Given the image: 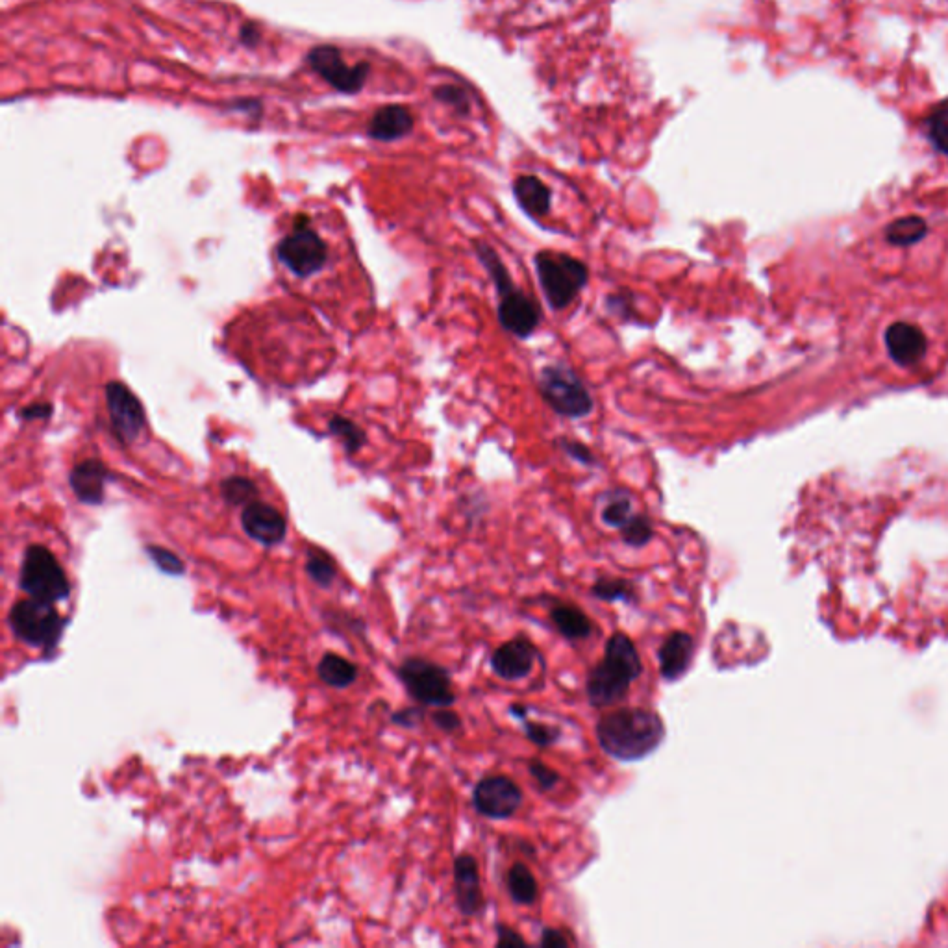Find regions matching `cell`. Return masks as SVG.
I'll use <instances>...</instances> for the list:
<instances>
[{"label":"cell","instance_id":"1","mask_svg":"<svg viewBox=\"0 0 948 948\" xmlns=\"http://www.w3.org/2000/svg\"><path fill=\"white\" fill-rule=\"evenodd\" d=\"M874 371L887 382L923 384L948 362V306L906 293L882 304L865 336Z\"/></svg>","mask_w":948,"mask_h":948},{"label":"cell","instance_id":"2","mask_svg":"<svg viewBox=\"0 0 948 948\" xmlns=\"http://www.w3.org/2000/svg\"><path fill=\"white\" fill-rule=\"evenodd\" d=\"M863 254L887 275H913L937 260L943 230L934 217L915 210L889 215L863 241Z\"/></svg>","mask_w":948,"mask_h":948},{"label":"cell","instance_id":"3","mask_svg":"<svg viewBox=\"0 0 948 948\" xmlns=\"http://www.w3.org/2000/svg\"><path fill=\"white\" fill-rule=\"evenodd\" d=\"M275 254L287 280L312 293L328 284L326 273H332L339 265L341 245H336V237H328L325 230H319L310 215L300 213L276 243Z\"/></svg>","mask_w":948,"mask_h":948},{"label":"cell","instance_id":"4","mask_svg":"<svg viewBox=\"0 0 948 948\" xmlns=\"http://www.w3.org/2000/svg\"><path fill=\"white\" fill-rule=\"evenodd\" d=\"M595 736L600 749L615 760H645L660 749L665 739V723L656 711L621 708L600 717Z\"/></svg>","mask_w":948,"mask_h":948},{"label":"cell","instance_id":"5","mask_svg":"<svg viewBox=\"0 0 948 948\" xmlns=\"http://www.w3.org/2000/svg\"><path fill=\"white\" fill-rule=\"evenodd\" d=\"M484 25L499 32H530L558 25L582 12L591 0H467Z\"/></svg>","mask_w":948,"mask_h":948},{"label":"cell","instance_id":"6","mask_svg":"<svg viewBox=\"0 0 948 948\" xmlns=\"http://www.w3.org/2000/svg\"><path fill=\"white\" fill-rule=\"evenodd\" d=\"M643 673L636 643L623 632H615L604 649V656L589 673L586 695L593 708H608L626 699L632 682Z\"/></svg>","mask_w":948,"mask_h":948},{"label":"cell","instance_id":"7","mask_svg":"<svg viewBox=\"0 0 948 948\" xmlns=\"http://www.w3.org/2000/svg\"><path fill=\"white\" fill-rule=\"evenodd\" d=\"M474 250L486 267L499 295V321L506 332L515 337L532 336L541 323V310L534 300L515 286L512 276L506 265L500 260L499 254L491 249L487 243L476 241Z\"/></svg>","mask_w":948,"mask_h":948},{"label":"cell","instance_id":"8","mask_svg":"<svg viewBox=\"0 0 948 948\" xmlns=\"http://www.w3.org/2000/svg\"><path fill=\"white\" fill-rule=\"evenodd\" d=\"M537 280L552 310H565L587 286V265L569 254L541 250L534 256Z\"/></svg>","mask_w":948,"mask_h":948},{"label":"cell","instance_id":"9","mask_svg":"<svg viewBox=\"0 0 948 948\" xmlns=\"http://www.w3.org/2000/svg\"><path fill=\"white\" fill-rule=\"evenodd\" d=\"M19 587L28 597L50 604L69 599L71 595V584L62 565L43 545H30L25 550L19 569Z\"/></svg>","mask_w":948,"mask_h":948},{"label":"cell","instance_id":"10","mask_svg":"<svg viewBox=\"0 0 948 948\" xmlns=\"http://www.w3.org/2000/svg\"><path fill=\"white\" fill-rule=\"evenodd\" d=\"M13 636L36 649L52 650L63 632V617L54 604L45 600H17L8 613Z\"/></svg>","mask_w":948,"mask_h":948},{"label":"cell","instance_id":"11","mask_svg":"<svg viewBox=\"0 0 948 948\" xmlns=\"http://www.w3.org/2000/svg\"><path fill=\"white\" fill-rule=\"evenodd\" d=\"M539 393L550 408L562 417L582 419L593 412V397L576 376L573 369L565 365H547L539 376Z\"/></svg>","mask_w":948,"mask_h":948},{"label":"cell","instance_id":"12","mask_svg":"<svg viewBox=\"0 0 948 948\" xmlns=\"http://www.w3.org/2000/svg\"><path fill=\"white\" fill-rule=\"evenodd\" d=\"M400 682L413 700L432 708H449L456 702L449 671L425 658H408L400 663Z\"/></svg>","mask_w":948,"mask_h":948},{"label":"cell","instance_id":"13","mask_svg":"<svg viewBox=\"0 0 948 948\" xmlns=\"http://www.w3.org/2000/svg\"><path fill=\"white\" fill-rule=\"evenodd\" d=\"M308 63L328 86L341 93H358L369 78V63L350 65L334 45H317L308 52Z\"/></svg>","mask_w":948,"mask_h":948},{"label":"cell","instance_id":"14","mask_svg":"<svg viewBox=\"0 0 948 948\" xmlns=\"http://www.w3.org/2000/svg\"><path fill=\"white\" fill-rule=\"evenodd\" d=\"M523 789L504 774L482 778L473 791V806L478 815L491 821H506L523 806Z\"/></svg>","mask_w":948,"mask_h":948},{"label":"cell","instance_id":"15","mask_svg":"<svg viewBox=\"0 0 948 948\" xmlns=\"http://www.w3.org/2000/svg\"><path fill=\"white\" fill-rule=\"evenodd\" d=\"M106 404L117 437L123 443L136 441L147 425L145 410L138 397L125 384L110 382L106 386Z\"/></svg>","mask_w":948,"mask_h":948},{"label":"cell","instance_id":"16","mask_svg":"<svg viewBox=\"0 0 948 948\" xmlns=\"http://www.w3.org/2000/svg\"><path fill=\"white\" fill-rule=\"evenodd\" d=\"M241 526L250 539L262 543L263 547H275L282 543L287 532L284 513L258 499L252 500L243 508Z\"/></svg>","mask_w":948,"mask_h":948},{"label":"cell","instance_id":"17","mask_svg":"<svg viewBox=\"0 0 948 948\" xmlns=\"http://www.w3.org/2000/svg\"><path fill=\"white\" fill-rule=\"evenodd\" d=\"M539 652L526 637H515L502 643L491 654V671L506 682H519L534 671Z\"/></svg>","mask_w":948,"mask_h":948},{"label":"cell","instance_id":"18","mask_svg":"<svg viewBox=\"0 0 948 948\" xmlns=\"http://www.w3.org/2000/svg\"><path fill=\"white\" fill-rule=\"evenodd\" d=\"M454 897L458 910L465 917H478L484 913L486 899L480 882V871L474 856L463 852L454 860Z\"/></svg>","mask_w":948,"mask_h":948},{"label":"cell","instance_id":"19","mask_svg":"<svg viewBox=\"0 0 948 948\" xmlns=\"http://www.w3.org/2000/svg\"><path fill=\"white\" fill-rule=\"evenodd\" d=\"M697 652L695 637L682 630L671 632L658 649V665L663 680L678 682L691 669Z\"/></svg>","mask_w":948,"mask_h":948},{"label":"cell","instance_id":"20","mask_svg":"<svg viewBox=\"0 0 948 948\" xmlns=\"http://www.w3.org/2000/svg\"><path fill=\"white\" fill-rule=\"evenodd\" d=\"M106 480H108V469L99 460L78 463L69 476L76 499L86 504H100L104 500Z\"/></svg>","mask_w":948,"mask_h":948},{"label":"cell","instance_id":"21","mask_svg":"<svg viewBox=\"0 0 948 948\" xmlns=\"http://www.w3.org/2000/svg\"><path fill=\"white\" fill-rule=\"evenodd\" d=\"M413 128L412 113L408 112L402 106H386L380 108L373 115L371 125H369V136L378 141H395L406 134H410Z\"/></svg>","mask_w":948,"mask_h":948},{"label":"cell","instance_id":"22","mask_svg":"<svg viewBox=\"0 0 948 948\" xmlns=\"http://www.w3.org/2000/svg\"><path fill=\"white\" fill-rule=\"evenodd\" d=\"M550 621L565 639L582 641L593 634V623L576 604L556 602L550 608Z\"/></svg>","mask_w":948,"mask_h":948},{"label":"cell","instance_id":"23","mask_svg":"<svg viewBox=\"0 0 948 948\" xmlns=\"http://www.w3.org/2000/svg\"><path fill=\"white\" fill-rule=\"evenodd\" d=\"M513 193L519 206L530 217H545L550 212V191L536 176H519L513 184Z\"/></svg>","mask_w":948,"mask_h":948},{"label":"cell","instance_id":"24","mask_svg":"<svg viewBox=\"0 0 948 948\" xmlns=\"http://www.w3.org/2000/svg\"><path fill=\"white\" fill-rule=\"evenodd\" d=\"M924 138L948 165V99L941 100L923 119Z\"/></svg>","mask_w":948,"mask_h":948},{"label":"cell","instance_id":"25","mask_svg":"<svg viewBox=\"0 0 948 948\" xmlns=\"http://www.w3.org/2000/svg\"><path fill=\"white\" fill-rule=\"evenodd\" d=\"M317 673H319L326 686L341 689V687H349L350 684L356 682L358 667L347 658L339 656V654L326 652L319 665H317Z\"/></svg>","mask_w":948,"mask_h":948},{"label":"cell","instance_id":"26","mask_svg":"<svg viewBox=\"0 0 948 948\" xmlns=\"http://www.w3.org/2000/svg\"><path fill=\"white\" fill-rule=\"evenodd\" d=\"M506 887L513 902L519 906H532L539 897L536 876L524 863H513L506 874Z\"/></svg>","mask_w":948,"mask_h":948},{"label":"cell","instance_id":"27","mask_svg":"<svg viewBox=\"0 0 948 948\" xmlns=\"http://www.w3.org/2000/svg\"><path fill=\"white\" fill-rule=\"evenodd\" d=\"M591 595L604 602H636V589L624 578H599L591 587Z\"/></svg>","mask_w":948,"mask_h":948},{"label":"cell","instance_id":"28","mask_svg":"<svg viewBox=\"0 0 948 948\" xmlns=\"http://www.w3.org/2000/svg\"><path fill=\"white\" fill-rule=\"evenodd\" d=\"M306 573L317 586L330 587L337 576L336 562L325 550L310 549L306 558Z\"/></svg>","mask_w":948,"mask_h":948},{"label":"cell","instance_id":"29","mask_svg":"<svg viewBox=\"0 0 948 948\" xmlns=\"http://www.w3.org/2000/svg\"><path fill=\"white\" fill-rule=\"evenodd\" d=\"M221 493L232 506H247L258 499V487L247 476H228L221 484Z\"/></svg>","mask_w":948,"mask_h":948},{"label":"cell","instance_id":"30","mask_svg":"<svg viewBox=\"0 0 948 948\" xmlns=\"http://www.w3.org/2000/svg\"><path fill=\"white\" fill-rule=\"evenodd\" d=\"M621 537L628 547L641 549L649 545L650 539L654 537V524L647 515L634 513L632 519L621 528Z\"/></svg>","mask_w":948,"mask_h":948},{"label":"cell","instance_id":"31","mask_svg":"<svg viewBox=\"0 0 948 948\" xmlns=\"http://www.w3.org/2000/svg\"><path fill=\"white\" fill-rule=\"evenodd\" d=\"M328 426H330L332 436H336L337 439L341 441V445L345 447V450H347L349 454L362 449L363 443H365V434H363L362 428L356 425V423H352L349 419L337 417L336 415V417L330 419Z\"/></svg>","mask_w":948,"mask_h":948},{"label":"cell","instance_id":"32","mask_svg":"<svg viewBox=\"0 0 948 948\" xmlns=\"http://www.w3.org/2000/svg\"><path fill=\"white\" fill-rule=\"evenodd\" d=\"M634 515V506H632V499L628 495H613L612 499L608 500V504L602 508V523L612 526V528H623L624 524L628 523Z\"/></svg>","mask_w":948,"mask_h":948},{"label":"cell","instance_id":"33","mask_svg":"<svg viewBox=\"0 0 948 948\" xmlns=\"http://www.w3.org/2000/svg\"><path fill=\"white\" fill-rule=\"evenodd\" d=\"M147 554H149L150 560L156 563V567H158L160 571H163V573L178 576V574H184V571H186L184 562L176 556L175 552H171L169 549L150 545V547H147Z\"/></svg>","mask_w":948,"mask_h":948},{"label":"cell","instance_id":"34","mask_svg":"<svg viewBox=\"0 0 948 948\" xmlns=\"http://www.w3.org/2000/svg\"><path fill=\"white\" fill-rule=\"evenodd\" d=\"M523 721L524 732H526V737L537 745V747H550L554 745L558 739H560V730L558 728H552V726H547V724L534 723L528 719V715L521 719Z\"/></svg>","mask_w":948,"mask_h":948},{"label":"cell","instance_id":"35","mask_svg":"<svg viewBox=\"0 0 948 948\" xmlns=\"http://www.w3.org/2000/svg\"><path fill=\"white\" fill-rule=\"evenodd\" d=\"M528 771L532 774V778L536 780L537 786L541 787L543 791H552V789L556 787V784L560 782V774L556 773V771H552L543 761H530V763H528Z\"/></svg>","mask_w":948,"mask_h":948},{"label":"cell","instance_id":"36","mask_svg":"<svg viewBox=\"0 0 948 948\" xmlns=\"http://www.w3.org/2000/svg\"><path fill=\"white\" fill-rule=\"evenodd\" d=\"M432 723L436 724V728L447 732V734H452L456 730H460L462 726V719L456 711L445 710V708H439V711H434L432 713Z\"/></svg>","mask_w":948,"mask_h":948},{"label":"cell","instance_id":"37","mask_svg":"<svg viewBox=\"0 0 948 948\" xmlns=\"http://www.w3.org/2000/svg\"><path fill=\"white\" fill-rule=\"evenodd\" d=\"M560 445H562V449L565 450L571 458H574L576 462L586 463V465H593V463L597 462L595 456H593V452L587 449L584 443H578V441H574V439H562Z\"/></svg>","mask_w":948,"mask_h":948},{"label":"cell","instance_id":"38","mask_svg":"<svg viewBox=\"0 0 948 948\" xmlns=\"http://www.w3.org/2000/svg\"><path fill=\"white\" fill-rule=\"evenodd\" d=\"M495 930H497V945L499 947H512V945L524 947L526 945V939L506 924H497Z\"/></svg>","mask_w":948,"mask_h":948},{"label":"cell","instance_id":"39","mask_svg":"<svg viewBox=\"0 0 948 948\" xmlns=\"http://www.w3.org/2000/svg\"><path fill=\"white\" fill-rule=\"evenodd\" d=\"M539 945L541 947H569L571 941L563 936L560 930L545 928L543 934H541V939H539Z\"/></svg>","mask_w":948,"mask_h":948},{"label":"cell","instance_id":"40","mask_svg":"<svg viewBox=\"0 0 948 948\" xmlns=\"http://www.w3.org/2000/svg\"><path fill=\"white\" fill-rule=\"evenodd\" d=\"M421 719H423V711L417 710V708H408V710H402L393 715V723L400 724L404 728L417 726L421 723Z\"/></svg>","mask_w":948,"mask_h":948},{"label":"cell","instance_id":"41","mask_svg":"<svg viewBox=\"0 0 948 948\" xmlns=\"http://www.w3.org/2000/svg\"><path fill=\"white\" fill-rule=\"evenodd\" d=\"M50 412H52V410H50V404H34V406H30L23 415H25L26 419L32 421V419H38V417L39 419H45V417H49Z\"/></svg>","mask_w":948,"mask_h":948},{"label":"cell","instance_id":"42","mask_svg":"<svg viewBox=\"0 0 948 948\" xmlns=\"http://www.w3.org/2000/svg\"><path fill=\"white\" fill-rule=\"evenodd\" d=\"M241 41L245 45H256L260 41V30L254 25H245L241 30Z\"/></svg>","mask_w":948,"mask_h":948}]
</instances>
